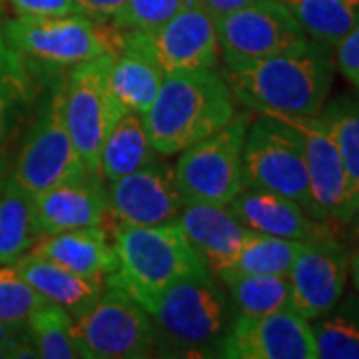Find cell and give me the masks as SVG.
Returning <instances> with one entry per match:
<instances>
[{"mask_svg":"<svg viewBox=\"0 0 359 359\" xmlns=\"http://www.w3.org/2000/svg\"><path fill=\"white\" fill-rule=\"evenodd\" d=\"M164 70L138 32L126 30L122 50L112 56L110 88L126 112L146 114L158 96Z\"/></svg>","mask_w":359,"mask_h":359,"instance_id":"cell-21","label":"cell"},{"mask_svg":"<svg viewBox=\"0 0 359 359\" xmlns=\"http://www.w3.org/2000/svg\"><path fill=\"white\" fill-rule=\"evenodd\" d=\"M32 96L22 56L14 52L0 28V186L8 178V142L18 114Z\"/></svg>","mask_w":359,"mask_h":359,"instance_id":"cell-26","label":"cell"},{"mask_svg":"<svg viewBox=\"0 0 359 359\" xmlns=\"http://www.w3.org/2000/svg\"><path fill=\"white\" fill-rule=\"evenodd\" d=\"M39 238L34 198L6 178L0 186V266L20 259Z\"/></svg>","mask_w":359,"mask_h":359,"instance_id":"cell-24","label":"cell"},{"mask_svg":"<svg viewBox=\"0 0 359 359\" xmlns=\"http://www.w3.org/2000/svg\"><path fill=\"white\" fill-rule=\"evenodd\" d=\"M335 62L341 74L359 90V25L335 46Z\"/></svg>","mask_w":359,"mask_h":359,"instance_id":"cell-34","label":"cell"},{"mask_svg":"<svg viewBox=\"0 0 359 359\" xmlns=\"http://www.w3.org/2000/svg\"><path fill=\"white\" fill-rule=\"evenodd\" d=\"M349 254L334 238L306 244L287 273L290 308L306 320L327 313L344 297Z\"/></svg>","mask_w":359,"mask_h":359,"instance_id":"cell-15","label":"cell"},{"mask_svg":"<svg viewBox=\"0 0 359 359\" xmlns=\"http://www.w3.org/2000/svg\"><path fill=\"white\" fill-rule=\"evenodd\" d=\"M332 46L309 40L304 48L242 66H226L231 94L259 114L318 116L334 84Z\"/></svg>","mask_w":359,"mask_h":359,"instance_id":"cell-1","label":"cell"},{"mask_svg":"<svg viewBox=\"0 0 359 359\" xmlns=\"http://www.w3.org/2000/svg\"><path fill=\"white\" fill-rule=\"evenodd\" d=\"M250 114H236L228 126L180 152L176 170L186 202L228 205L244 190V144Z\"/></svg>","mask_w":359,"mask_h":359,"instance_id":"cell-5","label":"cell"},{"mask_svg":"<svg viewBox=\"0 0 359 359\" xmlns=\"http://www.w3.org/2000/svg\"><path fill=\"white\" fill-rule=\"evenodd\" d=\"M304 245L297 240L252 231L218 278L226 283L240 276H287Z\"/></svg>","mask_w":359,"mask_h":359,"instance_id":"cell-25","label":"cell"},{"mask_svg":"<svg viewBox=\"0 0 359 359\" xmlns=\"http://www.w3.org/2000/svg\"><path fill=\"white\" fill-rule=\"evenodd\" d=\"M2 28L6 44L22 58L50 66H76L102 54H118L126 34L112 20L96 22L80 14L18 16Z\"/></svg>","mask_w":359,"mask_h":359,"instance_id":"cell-4","label":"cell"},{"mask_svg":"<svg viewBox=\"0 0 359 359\" xmlns=\"http://www.w3.org/2000/svg\"><path fill=\"white\" fill-rule=\"evenodd\" d=\"M98 176L96 172H86L32 196L40 236L102 226L110 210L108 194L102 190Z\"/></svg>","mask_w":359,"mask_h":359,"instance_id":"cell-18","label":"cell"},{"mask_svg":"<svg viewBox=\"0 0 359 359\" xmlns=\"http://www.w3.org/2000/svg\"><path fill=\"white\" fill-rule=\"evenodd\" d=\"M332 134L347 176V222L359 198V100L341 98L321 108L318 114Z\"/></svg>","mask_w":359,"mask_h":359,"instance_id":"cell-28","label":"cell"},{"mask_svg":"<svg viewBox=\"0 0 359 359\" xmlns=\"http://www.w3.org/2000/svg\"><path fill=\"white\" fill-rule=\"evenodd\" d=\"M72 321L86 359L146 358L158 339L150 313L110 282L100 297Z\"/></svg>","mask_w":359,"mask_h":359,"instance_id":"cell-6","label":"cell"},{"mask_svg":"<svg viewBox=\"0 0 359 359\" xmlns=\"http://www.w3.org/2000/svg\"><path fill=\"white\" fill-rule=\"evenodd\" d=\"M14 268L46 302L65 308L72 318L86 311L100 297L106 285L104 280L82 278L32 252L16 259Z\"/></svg>","mask_w":359,"mask_h":359,"instance_id":"cell-22","label":"cell"},{"mask_svg":"<svg viewBox=\"0 0 359 359\" xmlns=\"http://www.w3.org/2000/svg\"><path fill=\"white\" fill-rule=\"evenodd\" d=\"M347 273L351 276L353 287L359 292V248L349 256V271H347Z\"/></svg>","mask_w":359,"mask_h":359,"instance_id":"cell-38","label":"cell"},{"mask_svg":"<svg viewBox=\"0 0 359 359\" xmlns=\"http://www.w3.org/2000/svg\"><path fill=\"white\" fill-rule=\"evenodd\" d=\"M90 172L65 120V84L54 90L34 128L26 136L8 180L30 196Z\"/></svg>","mask_w":359,"mask_h":359,"instance_id":"cell-8","label":"cell"},{"mask_svg":"<svg viewBox=\"0 0 359 359\" xmlns=\"http://www.w3.org/2000/svg\"><path fill=\"white\" fill-rule=\"evenodd\" d=\"M0 11H2V0H0Z\"/></svg>","mask_w":359,"mask_h":359,"instance_id":"cell-41","label":"cell"},{"mask_svg":"<svg viewBox=\"0 0 359 359\" xmlns=\"http://www.w3.org/2000/svg\"><path fill=\"white\" fill-rule=\"evenodd\" d=\"M178 224L205 268L216 276L228 268L252 233L228 205L218 204L186 202Z\"/></svg>","mask_w":359,"mask_h":359,"instance_id":"cell-19","label":"cell"},{"mask_svg":"<svg viewBox=\"0 0 359 359\" xmlns=\"http://www.w3.org/2000/svg\"><path fill=\"white\" fill-rule=\"evenodd\" d=\"M138 34L164 72L216 68L219 58L218 26L192 0H186L178 13L158 30Z\"/></svg>","mask_w":359,"mask_h":359,"instance_id":"cell-16","label":"cell"},{"mask_svg":"<svg viewBox=\"0 0 359 359\" xmlns=\"http://www.w3.org/2000/svg\"><path fill=\"white\" fill-rule=\"evenodd\" d=\"M6 358H8V353H6V351H4V349L0 347V359H6Z\"/></svg>","mask_w":359,"mask_h":359,"instance_id":"cell-40","label":"cell"},{"mask_svg":"<svg viewBox=\"0 0 359 359\" xmlns=\"http://www.w3.org/2000/svg\"><path fill=\"white\" fill-rule=\"evenodd\" d=\"M231 302L212 273L174 283L156 304L152 318L174 341L200 347L224 339L231 321Z\"/></svg>","mask_w":359,"mask_h":359,"instance_id":"cell-11","label":"cell"},{"mask_svg":"<svg viewBox=\"0 0 359 359\" xmlns=\"http://www.w3.org/2000/svg\"><path fill=\"white\" fill-rule=\"evenodd\" d=\"M228 208L248 230L257 233L297 240L304 244L334 238L327 222L316 219L304 205L280 194L244 188Z\"/></svg>","mask_w":359,"mask_h":359,"instance_id":"cell-17","label":"cell"},{"mask_svg":"<svg viewBox=\"0 0 359 359\" xmlns=\"http://www.w3.org/2000/svg\"><path fill=\"white\" fill-rule=\"evenodd\" d=\"M30 252L88 280H104L118 268L116 248L102 226L40 236Z\"/></svg>","mask_w":359,"mask_h":359,"instance_id":"cell-20","label":"cell"},{"mask_svg":"<svg viewBox=\"0 0 359 359\" xmlns=\"http://www.w3.org/2000/svg\"><path fill=\"white\" fill-rule=\"evenodd\" d=\"M321 359H359V297H341L334 308L309 321Z\"/></svg>","mask_w":359,"mask_h":359,"instance_id":"cell-29","label":"cell"},{"mask_svg":"<svg viewBox=\"0 0 359 359\" xmlns=\"http://www.w3.org/2000/svg\"><path fill=\"white\" fill-rule=\"evenodd\" d=\"M236 98L214 68L166 72L158 96L144 114L156 154L174 156L228 126Z\"/></svg>","mask_w":359,"mask_h":359,"instance_id":"cell-2","label":"cell"},{"mask_svg":"<svg viewBox=\"0 0 359 359\" xmlns=\"http://www.w3.org/2000/svg\"><path fill=\"white\" fill-rule=\"evenodd\" d=\"M347 224H351L353 236L359 240V198H358V204H355V210H353V214H351V218H349Z\"/></svg>","mask_w":359,"mask_h":359,"instance_id":"cell-39","label":"cell"},{"mask_svg":"<svg viewBox=\"0 0 359 359\" xmlns=\"http://www.w3.org/2000/svg\"><path fill=\"white\" fill-rule=\"evenodd\" d=\"M311 40L335 48L359 25V0H282Z\"/></svg>","mask_w":359,"mask_h":359,"instance_id":"cell-27","label":"cell"},{"mask_svg":"<svg viewBox=\"0 0 359 359\" xmlns=\"http://www.w3.org/2000/svg\"><path fill=\"white\" fill-rule=\"evenodd\" d=\"M74 2L80 16H86L96 22L114 20L116 14L126 4V0H74Z\"/></svg>","mask_w":359,"mask_h":359,"instance_id":"cell-36","label":"cell"},{"mask_svg":"<svg viewBox=\"0 0 359 359\" xmlns=\"http://www.w3.org/2000/svg\"><path fill=\"white\" fill-rule=\"evenodd\" d=\"M36 358L76 359L84 358L82 346L74 332L72 316L65 308L44 302L26 323Z\"/></svg>","mask_w":359,"mask_h":359,"instance_id":"cell-30","label":"cell"},{"mask_svg":"<svg viewBox=\"0 0 359 359\" xmlns=\"http://www.w3.org/2000/svg\"><path fill=\"white\" fill-rule=\"evenodd\" d=\"M192 2H196L200 8H204L214 20H219V18L233 13V11L250 4L252 0H192Z\"/></svg>","mask_w":359,"mask_h":359,"instance_id":"cell-37","label":"cell"},{"mask_svg":"<svg viewBox=\"0 0 359 359\" xmlns=\"http://www.w3.org/2000/svg\"><path fill=\"white\" fill-rule=\"evenodd\" d=\"M266 116V114H264ZM278 118L294 130L302 146L309 186H311V210L309 214L320 222L347 224V176L341 156L337 152L332 134L327 132L320 116H283Z\"/></svg>","mask_w":359,"mask_h":359,"instance_id":"cell-13","label":"cell"},{"mask_svg":"<svg viewBox=\"0 0 359 359\" xmlns=\"http://www.w3.org/2000/svg\"><path fill=\"white\" fill-rule=\"evenodd\" d=\"M46 299L26 282L14 264L0 266V321L26 325Z\"/></svg>","mask_w":359,"mask_h":359,"instance_id":"cell-32","label":"cell"},{"mask_svg":"<svg viewBox=\"0 0 359 359\" xmlns=\"http://www.w3.org/2000/svg\"><path fill=\"white\" fill-rule=\"evenodd\" d=\"M240 316H268L290 308L287 276H240L226 282Z\"/></svg>","mask_w":359,"mask_h":359,"instance_id":"cell-31","label":"cell"},{"mask_svg":"<svg viewBox=\"0 0 359 359\" xmlns=\"http://www.w3.org/2000/svg\"><path fill=\"white\" fill-rule=\"evenodd\" d=\"M114 248L118 268L106 282L124 290L150 316L174 283L210 271L178 222L160 226L118 224Z\"/></svg>","mask_w":359,"mask_h":359,"instance_id":"cell-3","label":"cell"},{"mask_svg":"<svg viewBox=\"0 0 359 359\" xmlns=\"http://www.w3.org/2000/svg\"><path fill=\"white\" fill-rule=\"evenodd\" d=\"M186 200L180 192L176 170L152 160L140 170L110 182L108 210L120 224L160 226L178 222Z\"/></svg>","mask_w":359,"mask_h":359,"instance_id":"cell-14","label":"cell"},{"mask_svg":"<svg viewBox=\"0 0 359 359\" xmlns=\"http://www.w3.org/2000/svg\"><path fill=\"white\" fill-rule=\"evenodd\" d=\"M218 349L230 359H318L311 323L292 308L257 318L238 313Z\"/></svg>","mask_w":359,"mask_h":359,"instance_id":"cell-12","label":"cell"},{"mask_svg":"<svg viewBox=\"0 0 359 359\" xmlns=\"http://www.w3.org/2000/svg\"><path fill=\"white\" fill-rule=\"evenodd\" d=\"M112 54H102L74 66L65 84V120L78 152L90 172H98L106 134L126 110L110 88Z\"/></svg>","mask_w":359,"mask_h":359,"instance_id":"cell-9","label":"cell"},{"mask_svg":"<svg viewBox=\"0 0 359 359\" xmlns=\"http://www.w3.org/2000/svg\"><path fill=\"white\" fill-rule=\"evenodd\" d=\"M244 188L280 194L311 210V186L302 146L294 130L273 116L262 114L248 126Z\"/></svg>","mask_w":359,"mask_h":359,"instance_id":"cell-7","label":"cell"},{"mask_svg":"<svg viewBox=\"0 0 359 359\" xmlns=\"http://www.w3.org/2000/svg\"><path fill=\"white\" fill-rule=\"evenodd\" d=\"M216 26L228 68L304 48L311 40L282 0H252L216 20Z\"/></svg>","mask_w":359,"mask_h":359,"instance_id":"cell-10","label":"cell"},{"mask_svg":"<svg viewBox=\"0 0 359 359\" xmlns=\"http://www.w3.org/2000/svg\"><path fill=\"white\" fill-rule=\"evenodd\" d=\"M154 156L156 150L148 136L144 114L124 112L104 138L98 172L104 180L114 182L146 166Z\"/></svg>","mask_w":359,"mask_h":359,"instance_id":"cell-23","label":"cell"},{"mask_svg":"<svg viewBox=\"0 0 359 359\" xmlns=\"http://www.w3.org/2000/svg\"><path fill=\"white\" fill-rule=\"evenodd\" d=\"M18 16H65L78 14L74 0H8Z\"/></svg>","mask_w":359,"mask_h":359,"instance_id":"cell-35","label":"cell"},{"mask_svg":"<svg viewBox=\"0 0 359 359\" xmlns=\"http://www.w3.org/2000/svg\"><path fill=\"white\" fill-rule=\"evenodd\" d=\"M186 0H126L114 16V25L132 32L150 34L178 13Z\"/></svg>","mask_w":359,"mask_h":359,"instance_id":"cell-33","label":"cell"}]
</instances>
